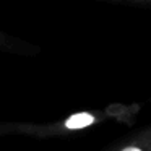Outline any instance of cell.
<instances>
[{"label":"cell","mask_w":151,"mask_h":151,"mask_svg":"<svg viewBox=\"0 0 151 151\" xmlns=\"http://www.w3.org/2000/svg\"><path fill=\"white\" fill-rule=\"evenodd\" d=\"M140 111V104H111L106 109L81 111L60 120L47 124H31V122H0V137L5 135H21L34 138L68 137V135L85 132L86 128L101 125L104 122L114 120L122 124H133L135 115Z\"/></svg>","instance_id":"cell-1"},{"label":"cell","mask_w":151,"mask_h":151,"mask_svg":"<svg viewBox=\"0 0 151 151\" xmlns=\"http://www.w3.org/2000/svg\"><path fill=\"white\" fill-rule=\"evenodd\" d=\"M106 151H151V124Z\"/></svg>","instance_id":"cell-2"},{"label":"cell","mask_w":151,"mask_h":151,"mask_svg":"<svg viewBox=\"0 0 151 151\" xmlns=\"http://www.w3.org/2000/svg\"><path fill=\"white\" fill-rule=\"evenodd\" d=\"M0 52H8V54H21V55H34L39 54V47L29 44L23 39L8 36L4 31H0Z\"/></svg>","instance_id":"cell-3"},{"label":"cell","mask_w":151,"mask_h":151,"mask_svg":"<svg viewBox=\"0 0 151 151\" xmlns=\"http://www.w3.org/2000/svg\"><path fill=\"white\" fill-rule=\"evenodd\" d=\"M124 5H133V7H148L151 8V0H128V2H119Z\"/></svg>","instance_id":"cell-4"}]
</instances>
